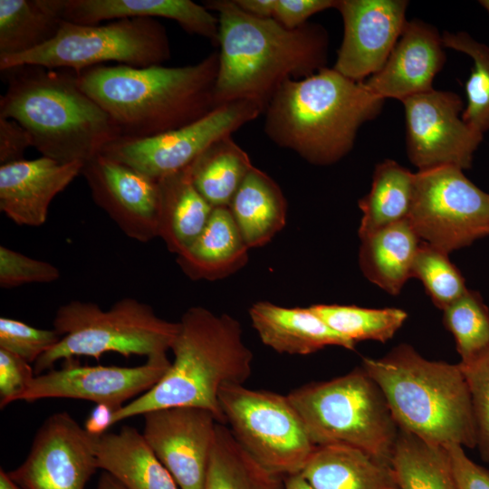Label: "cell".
<instances>
[{
    "label": "cell",
    "instance_id": "6da1fadb",
    "mask_svg": "<svg viewBox=\"0 0 489 489\" xmlns=\"http://www.w3.org/2000/svg\"><path fill=\"white\" fill-rule=\"evenodd\" d=\"M203 5L218 13L217 107L246 101L264 110L286 81L304 79L326 67L329 35L321 24L288 29L273 18L245 13L235 0Z\"/></svg>",
    "mask_w": 489,
    "mask_h": 489
},
{
    "label": "cell",
    "instance_id": "7a4b0ae2",
    "mask_svg": "<svg viewBox=\"0 0 489 489\" xmlns=\"http://www.w3.org/2000/svg\"><path fill=\"white\" fill-rule=\"evenodd\" d=\"M219 53L193 65H97L76 72L80 88L110 117L120 139L157 136L206 116L217 106Z\"/></svg>",
    "mask_w": 489,
    "mask_h": 489
},
{
    "label": "cell",
    "instance_id": "3957f363",
    "mask_svg": "<svg viewBox=\"0 0 489 489\" xmlns=\"http://www.w3.org/2000/svg\"><path fill=\"white\" fill-rule=\"evenodd\" d=\"M3 72L0 118L18 122L43 157L84 164L120 139L108 113L80 88L75 71L22 65Z\"/></svg>",
    "mask_w": 489,
    "mask_h": 489
},
{
    "label": "cell",
    "instance_id": "277c9868",
    "mask_svg": "<svg viewBox=\"0 0 489 489\" xmlns=\"http://www.w3.org/2000/svg\"><path fill=\"white\" fill-rule=\"evenodd\" d=\"M171 346L174 360L150 389L113 412L111 425L149 411L194 407L211 411L225 425L218 393L226 383L244 384L252 374L253 352L239 321L194 306L182 315Z\"/></svg>",
    "mask_w": 489,
    "mask_h": 489
},
{
    "label": "cell",
    "instance_id": "5b68a950",
    "mask_svg": "<svg viewBox=\"0 0 489 489\" xmlns=\"http://www.w3.org/2000/svg\"><path fill=\"white\" fill-rule=\"evenodd\" d=\"M384 101L363 82L325 67L277 90L264 111V132L311 164L331 165L352 149L360 128L380 113Z\"/></svg>",
    "mask_w": 489,
    "mask_h": 489
},
{
    "label": "cell",
    "instance_id": "8992f818",
    "mask_svg": "<svg viewBox=\"0 0 489 489\" xmlns=\"http://www.w3.org/2000/svg\"><path fill=\"white\" fill-rule=\"evenodd\" d=\"M361 367L381 388L400 429L437 446L475 448L471 398L459 363L425 359L400 344Z\"/></svg>",
    "mask_w": 489,
    "mask_h": 489
},
{
    "label": "cell",
    "instance_id": "52a82bcc",
    "mask_svg": "<svg viewBox=\"0 0 489 489\" xmlns=\"http://www.w3.org/2000/svg\"><path fill=\"white\" fill-rule=\"evenodd\" d=\"M287 396L316 446H348L391 465L400 429L381 388L361 366Z\"/></svg>",
    "mask_w": 489,
    "mask_h": 489
},
{
    "label": "cell",
    "instance_id": "ba28073f",
    "mask_svg": "<svg viewBox=\"0 0 489 489\" xmlns=\"http://www.w3.org/2000/svg\"><path fill=\"white\" fill-rule=\"evenodd\" d=\"M53 325L62 338L34 364L35 375L59 360L81 356L99 360L107 352L125 358L167 354L179 330L178 321L160 318L150 305L131 297L108 310L92 302L71 301L57 309Z\"/></svg>",
    "mask_w": 489,
    "mask_h": 489
},
{
    "label": "cell",
    "instance_id": "9c48e42d",
    "mask_svg": "<svg viewBox=\"0 0 489 489\" xmlns=\"http://www.w3.org/2000/svg\"><path fill=\"white\" fill-rule=\"evenodd\" d=\"M170 56L167 31L155 18H124L107 24L62 21L49 43L22 54L0 57V70L38 65L79 72L107 62L142 68L162 65Z\"/></svg>",
    "mask_w": 489,
    "mask_h": 489
},
{
    "label": "cell",
    "instance_id": "30bf717a",
    "mask_svg": "<svg viewBox=\"0 0 489 489\" xmlns=\"http://www.w3.org/2000/svg\"><path fill=\"white\" fill-rule=\"evenodd\" d=\"M218 400L232 435L259 464L283 476L302 471L316 446L288 396L226 383Z\"/></svg>",
    "mask_w": 489,
    "mask_h": 489
},
{
    "label": "cell",
    "instance_id": "8fae6325",
    "mask_svg": "<svg viewBox=\"0 0 489 489\" xmlns=\"http://www.w3.org/2000/svg\"><path fill=\"white\" fill-rule=\"evenodd\" d=\"M408 221L423 242L449 254L489 235V194L459 168L418 170Z\"/></svg>",
    "mask_w": 489,
    "mask_h": 489
},
{
    "label": "cell",
    "instance_id": "7c38bea8",
    "mask_svg": "<svg viewBox=\"0 0 489 489\" xmlns=\"http://www.w3.org/2000/svg\"><path fill=\"white\" fill-rule=\"evenodd\" d=\"M259 104L233 101L181 128L145 139H119L102 155L158 181L190 166L209 147L264 113Z\"/></svg>",
    "mask_w": 489,
    "mask_h": 489
},
{
    "label": "cell",
    "instance_id": "4fadbf2b",
    "mask_svg": "<svg viewBox=\"0 0 489 489\" xmlns=\"http://www.w3.org/2000/svg\"><path fill=\"white\" fill-rule=\"evenodd\" d=\"M401 102L408 157L418 170L440 166L471 168L484 135L462 120L463 101L458 94L433 89Z\"/></svg>",
    "mask_w": 489,
    "mask_h": 489
},
{
    "label": "cell",
    "instance_id": "5bb4252c",
    "mask_svg": "<svg viewBox=\"0 0 489 489\" xmlns=\"http://www.w3.org/2000/svg\"><path fill=\"white\" fill-rule=\"evenodd\" d=\"M97 437L68 412L54 413L38 428L25 460L8 475L23 489H85L98 469Z\"/></svg>",
    "mask_w": 489,
    "mask_h": 489
},
{
    "label": "cell",
    "instance_id": "9a60e30c",
    "mask_svg": "<svg viewBox=\"0 0 489 489\" xmlns=\"http://www.w3.org/2000/svg\"><path fill=\"white\" fill-rule=\"evenodd\" d=\"M72 360H65L59 369L35 375L17 401L83 399L107 405L115 412L127 400L150 389L171 364L167 354L149 357L145 363L134 367L80 366Z\"/></svg>",
    "mask_w": 489,
    "mask_h": 489
},
{
    "label": "cell",
    "instance_id": "2e32d148",
    "mask_svg": "<svg viewBox=\"0 0 489 489\" xmlns=\"http://www.w3.org/2000/svg\"><path fill=\"white\" fill-rule=\"evenodd\" d=\"M143 436L179 489H204L217 420L204 408L174 407L149 411Z\"/></svg>",
    "mask_w": 489,
    "mask_h": 489
},
{
    "label": "cell",
    "instance_id": "e0dca14e",
    "mask_svg": "<svg viewBox=\"0 0 489 489\" xmlns=\"http://www.w3.org/2000/svg\"><path fill=\"white\" fill-rule=\"evenodd\" d=\"M405 0H338L343 39L332 67L355 82L379 72L407 23Z\"/></svg>",
    "mask_w": 489,
    "mask_h": 489
},
{
    "label": "cell",
    "instance_id": "ac0fdd59",
    "mask_svg": "<svg viewBox=\"0 0 489 489\" xmlns=\"http://www.w3.org/2000/svg\"><path fill=\"white\" fill-rule=\"evenodd\" d=\"M94 203L128 237L147 243L158 237V182L100 154L82 169Z\"/></svg>",
    "mask_w": 489,
    "mask_h": 489
},
{
    "label": "cell",
    "instance_id": "d6986e66",
    "mask_svg": "<svg viewBox=\"0 0 489 489\" xmlns=\"http://www.w3.org/2000/svg\"><path fill=\"white\" fill-rule=\"evenodd\" d=\"M442 34L419 19L408 20L381 69L363 82L377 97L400 101L433 90L446 62Z\"/></svg>",
    "mask_w": 489,
    "mask_h": 489
},
{
    "label": "cell",
    "instance_id": "ffe728a7",
    "mask_svg": "<svg viewBox=\"0 0 489 489\" xmlns=\"http://www.w3.org/2000/svg\"><path fill=\"white\" fill-rule=\"evenodd\" d=\"M82 167L43 156L0 166V211L17 225H43L53 198L82 174Z\"/></svg>",
    "mask_w": 489,
    "mask_h": 489
},
{
    "label": "cell",
    "instance_id": "44dd1931",
    "mask_svg": "<svg viewBox=\"0 0 489 489\" xmlns=\"http://www.w3.org/2000/svg\"><path fill=\"white\" fill-rule=\"evenodd\" d=\"M60 12L63 21L78 24L132 17L167 18L187 33L218 45V19L204 5L190 0H60Z\"/></svg>",
    "mask_w": 489,
    "mask_h": 489
},
{
    "label": "cell",
    "instance_id": "7402d4cb",
    "mask_svg": "<svg viewBox=\"0 0 489 489\" xmlns=\"http://www.w3.org/2000/svg\"><path fill=\"white\" fill-rule=\"evenodd\" d=\"M249 317L261 341L278 353L309 355L328 346L351 350L356 346L311 307L289 308L260 301L250 307Z\"/></svg>",
    "mask_w": 489,
    "mask_h": 489
},
{
    "label": "cell",
    "instance_id": "603a6c76",
    "mask_svg": "<svg viewBox=\"0 0 489 489\" xmlns=\"http://www.w3.org/2000/svg\"><path fill=\"white\" fill-rule=\"evenodd\" d=\"M248 249L229 206H218L195 241L177 254V263L193 281H216L244 267Z\"/></svg>",
    "mask_w": 489,
    "mask_h": 489
},
{
    "label": "cell",
    "instance_id": "cb8c5ba5",
    "mask_svg": "<svg viewBox=\"0 0 489 489\" xmlns=\"http://www.w3.org/2000/svg\"><path fill=\"white\" fill-rule=\"evenodd\" d=\"M95 454L98 469L110 475L124 489H179L143 435L131 426L99 436Z\"/></svg>",
    "mask_w": 489,
    "mask_h": 489
},
{
    "label": "cell",
    "instance_id": "d4e9b609",
    "mask_svg": "<svg viewBox=\"0 0 489 489\" xmlns=\"http://www.w3.org/2000/svg\"><path fill=\"white\" fill-rule=\"evenodd\" d=\"M300 474L314 489H401L390 464L342 445L316 446Z\"/></svg>",
    "mask_w": 489,
    "mask_h": 489
},
{
    "label": "cell",
    "instance_id": "484cf974",
    "mask_svg": "<svg viewBox=\"0 0 489 489\" xmlns=\"http://www.w3.org/2000/svg\"><path fill=\"white\" fill-rule=\"evenodd\" d=\"M359 262L365 277L391 295H398L409 278L421 244L408 219L360 237Z\"/></svg>",
    "mask_w": 489,
    "mask_h": 489
},
{
    "label": "cell",
    "instance_id": "4316f807",
    "mask_svg": "<svg viewBox=\"0 0 489 489\" xmlns=\"http://www.w3.org/2000/svg\"><path fill=\"white\" fill-rule=\"evenodd\" d=\"M191 165L158 181L160 192L158 237L168 250L176 254L187 248L200 235L214 209L197 189Z\"/></svg>",
    "mask_w": 489,
    "mask_h": 489
},
{
    "label": "cell",
    "instance_id": "83f0119b",
    "mask_svg": "<svg viewBox=\"0 0 489 489\" xmlns=\"http://www.w3.org/2000/svg\"><path fill=\"white\" fill-rule=\"evenodd\" d=\"M229 209L249 248L269 243L286 223L287 202L280 187L254 166L234 196Z\"/></svg>",
    "mask_w": 489,
    "mask_h": 489
},
{
    "label": "cell",
    "instance_id": "f1b7e54d",
    "mask_svg": "<svg viewBox=\"0 0 489 489\" xmlns=\"http://www.w3.org/2000/svg\"><path fill=\"white\" fill-rule=\"evenodd\" d=\"M60 0H0V57L52 41L62 24Z\"/></svg>",
    "mask_w": 489,
    "mask_h": 489
},
{
    "label": "cell",
    "instance_id": "f546056e",
    "mask_svg": "<svg viewBox=\"0 0 489 489\" xmlns=\"http://www.w3.org/2000/svg\"><path fill=\"white\" fill-rule=\"evenodd\" d=\"M415 173L392 159L376 165L369 192L359 201L362 237L387 225L407 220L410 213Z\"/></svg>",
    "mask_w": 489,
    "mask_h": 489
},
{
    "label": "cell",
    "instance_id": "4dcf8cb0",
    "mask_svg": "<svg viewBox=\"0 0 489 489\" xmlns=\"http://www.w3.org/2000/svg\"><path fill=\"white\" fill-rule=\"evenodd\" d=\"M204 489H285V476L259 464L217 423Z\"/></svg>",
    "mask_w": 489,
    "mask_h": 489
},
{
    "label": "cell",
    "instance_id": "1f68e13d",
    "mask_svg": "<svg viewBox=\"0 0 489 489\" xmlns=\"http://www.w3.org/2000/svg\"><path fill=\"white\" fill-rule=\"evenodd\" d=\"M194 184L213 206H229L254 167L247 153L231 136L209 147L191 165Z\"/></svg>",
    "mask_w": 489,
    "mask_h": 489
},
{
    "label": "cell",
    "instance_id": "d6a6232c",
    "mask_svg": "<svg viewBox=\"0 0 489 489\" xmlns=\"http://www.w3.org/2000/svg\"><path fill=\"white\" fill-rule=\"evenodd\" d=\"M391 465L401 489H458L447 448L402 429Z\"/></svg>",
    "mask_w": 489,
    "mask_h": 489
},
{
    "label": "cell",
    "instance_id": "836d02e7",
    "mask_svg": "<svg viewBox=\"0 0 489 489\" xmlns=\"http://www.w3.org/2000/svg\"><path fill=\"white\" fill-rule=\"evenodd\" d=\"M310 307L333 331L355 344L360 340L386 342L408 318V313L398 308L372 309L340 304Z\"/></svg>",
    "mask_w": 489,
    "mask_h": 489
},
{
    "label": "cell",
    "instance_id": "e575fe53",
    "mask_svg": "<svg viewBox=\"0 0 489 489\" xmlns=\"http://www.w3.org/2000/svg\"><path fill=\"white\" fill-rule=\"evenodd\" d=\"M442 38L446 48L467 54L474 61L465 82L467 103L461 117L467 125L484 135L489 131V46L466 32H444Z\"/></svg>",
    "mask_w": 489,
    "mask_h": 489
},
{
    "label": "cell",
    "instance_id": "d590c367",
    "mask_svg": "<svg viewBox=\"0 0 489 489\" xmlns=\"http://www.w3.org/2000/svg\"><path fill=\"white\" fill-rule=\"evenodd\" d=\"M443 312L444 325L455 339L461 363L489 349V308L477 292L467 289Z\"/></svg>",
    "mask_w": 489,
    "mask_h": 489
},
{
    "label": "cell",
    "instance_id": "8d00e7d4",
    "mask_svg": "<svg viewBox=\"0 0 489 489\" xmlns=\"http://www.w3.org/2000/svg\"><path fill=\"white\" fill-rule=\"evenodd\" d=\"M412 277L421 281L433 303L442 311L467 291L465 278L448 254L423 241L414 260Z\"/></svg>",
    "mask_w": 489,
    "mask_h": 489
},
{
    "label": "cell",
    "instance_id": "74e56055",
    "mask_svg": "<svg viewBox=\"0 0 489 489\" xmlns=\"http://www.w3.org/2000/svg\"><path fill=\"white\" fill-rule=\"evenodd\" d=\"M465 378L475 418L476 448L489 462V349L465 363L459 362Z\"/></svg>",
    "mask_w": 489,
    "mask_h": 489
},
{
    "label": "cell",
    "instance_id": "f35d334b",
    "mask_svg": "<svg viewBox=\"0 0 489 489\" xmlns=\"http://www.w3.org/2000/svg\"><path fill=\"white\" fill-rule=\"evenodd\" d=\"M61 338L54 329H39L16 319L0 318V349L30 364H34Z\"/></svg>",
    "mask_w": 489,
    "mask_h": 489
},
{
    "label": "cell",
    "instance_id": "ab89813d",
    "mask_svg": "<svg viewBox=\"0 0 489 489\" xmlns=\"http://www.w3.org/2000/svg\"><path fill=\"white\" fill-rule=\"evenodd\" d=\"M53 264L0 245V287L12 289L29 283H50L60 278Z\"/></svg>",
    "mask_w": 489,
    "mask_h": 489
},
{
    "label": "cell",
    "instance_id": "60d3db41",
    "mask_svg": "<svg viewBox=\"0 0 489 489\" xmlns=\"http://www.w3.org/2000/svg\"><path fill=\"white\" fill-rule=\"evenodd\" d=\"M35 373L32 364L0 349V407L17 401Z\"/></svg>",
    "mask_w": 489,
    "mask_h": 489
},
{
    "label": "cell",
    "instance_id": "b9f144b4",
    "mask_svg": "<svg viewBox=\"0 0 489 489\" xmlns=\"http://www.w3.org/2000/svg\"><path fill=\"white\" fill-rule=\"evenodd\" d=\"M337 0H275L273 18L288 29L308 23L312 15L335 8Z\"/></svg>",
    "mask_w": 489,
    "mask_h": 489
},
{
    "label": "cell",
    "instance_id": "7bdbcfd3",
    "mask_svg": "<svg viewBox=\"0 0 489 489\" xmlns=\"http://www.w3.org/2000/svg\"><path fill=\"white\" fill-rule=\"evenodd\" d=\"M446 448L458 489H489V470L469 458L463 446Z\"/></svg>",
    "mask_w": 489,
    "mask_h": 489
},
{
    "label": "cell",
    "instance_id": "ee69618b",
    "mask_svg": "<svg viewBox=\"0 0 489 489\" xmlns=\"http://www.w3.org/2000/svg\"><path fill=\"white\" fill-rule=\"evenodd\" d=\"M32 146L27 131L15 120L0 118V166L24 159Z\"/></svg>",
    "mask_w": 489,
    "mask_h": 489
},
{
    "label": "cell",
    "instance_id": "f6af8a7d",
    "mask_svg": "<svg viewBox=\"0 0 489 489\" xmlns=\"http://www.w3.org/2000/svg\"><path fill=\"white\" fill-rule=\"evenodd\" d=\"M113 412L114 410L107 405H96L84 423V429L96 436L103 435L110 427H112L111 418Z\"/></svg>",
    "mask_w": 489,
    "mask_h": 489
},
{
    "label": "cell",
    "instance_id": "bcb514c9",
    "mask_svg": "<svg viewBox=\"0 0 489 489\" xmlns=\"http://www.w3.org/2000/svg\"><path fill=\"white\" fill-rule=\"evenodd\" d=\"M245 13L261 18H273L275 0H235Z\"/></svg>",
    "mask_w": 489,
    "mask_h": 489
},
{
    "label": "cell",
    "instance_id": "7dc6e473",
    "mask_svg": "<svg viewBox=\"0 0 489 489\" xmlns=\"http://www.w3.org/2000/svg\"><path fill=\"white\" fill-rule=\"evenodd\" d=\"M285 489H314L301 474L285 476Z\"/></svg>",
    "mask_w": 489,
    "mask_h": 489
},
{
    "label": "cell",
    "instance_id": "c3c4849f",
    "mask_svg": "<svg viewBox=\"0 0 489 489\" xmlns=\"http://www.w3.org/2000/svg\"><path fill=\"white\" fill-rule=\"evenodd\" d=\"M95 489H124L122 485L110 475L103 472Z\"/></svg>",
    "mask_w": 489,
    "mask_h": 489
},
{
    "label": "cell",
    "instance_id": "681fc988",
    "mask_svg": "<svg viewBox=\"0 0 489 489\" xmlns=\"http://www.w3.org/2000/svg\"><path fill=\"white\" fill-rule=\"evenodd\" d=\"M0 489H23L3 468L0 469Z\"/></svg>",
    "mask_w": 489,
    "mask_h": 489
},
{
    "label": "cell",
    "instance_id": "f907efd6",
    "mask_svg": "<svg viewBox=\"0 0 489 489\" xmlns=\"http://www.w3.org/2000/svg\"><path fill=\"white\" fill-rule=\"evenodd\" d=\"M479 4L484 7V9L489 14V0H480Z\"/></svg>",
    "mask_w": 489,
    "mask_h": 489
}]
</instances>
